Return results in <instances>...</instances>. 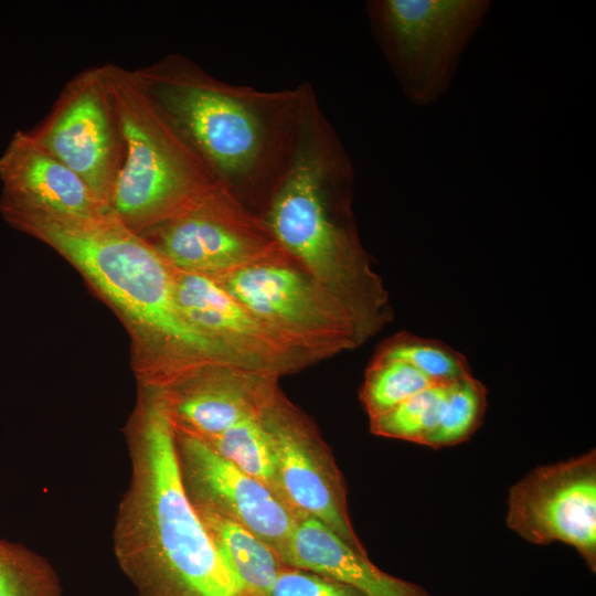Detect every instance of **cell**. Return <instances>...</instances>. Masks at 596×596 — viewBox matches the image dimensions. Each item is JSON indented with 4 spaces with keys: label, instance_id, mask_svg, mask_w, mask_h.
<instances>
[{
    "label": "cell",
    "instance_id": "obj_20",
    "mask_svg": "<svg viewBox=\"0 0 596 596\" xmlns=\"http://www.w3.org/2000/svg\"><path fill=\"white\" fill-rule=\"evenodd\" d=\"M432 385L436 383L409 363L376 355L366 371L360 398L369 418H373Z\"/></svg>",
    "mask_w": 596,
    "mask_h": 596
},
{
    "label": "cell",
    "instance_id": "obj_15",
    "mask_svg": "<svg viewBox=\"0 0 596 596\" xmlns=\"http://www.w3.org/2000/svg\"><path fill=\"white\" fill-rule=\"evenodd\" d=\"M1 205L39 210L62 217L94 220L113 215L66 164L18 130L0 156Z\"/></svg>",
    "mask_w": 596,
    "mask_h": 596
},
{
    "label": "cell",
    "instance_id": "obj_5",
    "mask_svg": "<svg viewBox=\"0 0 596 596\" xmlns=\"http://www.w3.org/2000/svg\"><path fill=\"white\" fill-rule=\"evenodd\" d=\"M103 70L125 142L124 164L109 207L118 221L139 234L188 211L221 187L136 70L113 63Z\"/></svg>",
    "mask_w": 596,
    "mask_h": 596
},
{
    "label": "cell",
    "instance_id": "obj_7",
    "mask_svg": "<svg viewBox=\"0 0 596 596\" xmlns=\"http://www.w3.org/2000/svg\"><path fill=\"white\" fill-rule=\"evenodd\" d=\"M289 257L280 247L259 262L214 278L299 352L354 348L372 336L338 299L289 266Z\"/></svg>",
    "mask_w": 596,
    "mask_h": 596
},
{
    "label": "cell",
    "instance_id": "obj_16",
    "mask_svg": "<svg viewBox=\"0 0 596 596\" xmlns=\"http://www.w3.org/2000/svg\"><path fill=\"white\" fill-rule=\"evenodd\" d=\"M285 563L349 585L366 596H430L418 585L383 572L368 555L311 517L298 522Z\"/></svg>",
    "mask_w": 596,
    "mask_h": 596
},
{
    "label": "cell",
    "instance_id": "obj_18",
    "mask_svg": "<svg viewBox=\"0 0 596 596\" xmlns=\"http://www.w3.org/2000/svg\"><path fill=\"white\" fill-rule=\"evenodd\" d=\"M199 439L264 485L284 504L275 459L262 423V415L245 418L219 435Z\"/></svg>",
    "mask_w": 596,
    "mask_h": 596
},
{
    "label": "cell",
    "instance_id": "obj_12",
    "mask_svg": "<svg viewBox=\"0 0 596 596\" xmlns=\"http://www.w3.org/2000/svg\"><path fill=\"white\" fill-rule=\"evenodd\" d=\"M174 448L180 481L192 507L241 524L286 564L299 522L295 515L264 485L199 438L174 430Z\"/></svg>",
    "mask_w": 596,
    "mask_h": 596
},
{
    "label": "cell",
    "instance_id": "obj_4",
    "mask_svg": "<svg viewBox=\"0 0 596 596\" xmlns=\"http://www.w3.org/2000/svg\"><path fill=\"white\" fill-rule=\"evenodd\" d=\"M1 210L11 224L64 255L132 320L172 350L205 359L213 368H241L223 347L185 319L175 298L172 267L114 215L76 220L22 206L2 205Z\"/></svg>",
    "mask_w": 596,
    "mask_h": 596
},
{
    "label": "cell",
    "instance_id": "obj_8",
    "mask_svg": "<svg viewBox=\"0 0 596 596\" xmlns=\"http://www.w3.org/2000/svg\"><path fill=\"white\" fill-rule=\"evenodd\" d=\"M31 137L66 164L107 206L124 164L125 142L103 65L91 66L63 87Z\"/></svg>",
    "mask_w": 596,
    "mask_h": 596
},
{
    "label": "cell",
    "instance_id": "obj_11",
    "mask_svg": "<svg viewBox=\"0 0 596 596\" xmlns=\"http://www.w3.org/2000/svg\"><path fill=\"white\" fill-rule=\"evenodd\" d=\"M507 526L535 545L565 543L596 570V450L540 466L511 486Z\"/></svg>",
    "mask_w": 596,
    "mask_h": 596
},
{
    "label": "cell",
    "instance_id": "obj_21",
    "mask_svg": "<svg viewBox=\"0 0 596 596\" xmlns=\"http://www.w3.org/2000/svg\"><path fill=\"white\" fill-rule=\"evenodd\" d=\"M487 404V389L472 374L451 383L440 421L424 446L438 449L468 440L482 424Z\"/></svg>",
    "mask_w": 596,
    "mask_h": 596
},
{
    "label": "cell",
    "instance_id": "obj_6",
    "mask_svg": "<svg viewBox=\"0 0 596 596\" xmlns=\"http://www.w3.org/2000/svg\"><path fill=\"white\" fill-rule=\"evenodd\" d=\"M490 7L489 0H371L365 11L403 93L425 107L449 89Z\"/></svg>",
    "mask_w": 596,
    "mask_h": 596
},
{
    "label": "cell",
    "instance_id": "obj_19",
    "mask_svg": "<svg viewBox=\"0 0 596 596\" xmlns=\"http://www.w3.org/2000/svg\"><path fill=\"white\" fill-rule=\"evenodd\" d=\"M450 384L432 385L393 409L370 418V432L424 445L440 421Z\"/></svg>",
    "mask_w": 596,
    "mask_h": 596
},
{
    "label": "cell",
    "instance_id": "obj_23",
    "mask_svg": "<svg viewBox=\"0 0 596 596\" xmlns=\"http://www.w3.org/2000/svg\"><path fill=\"white\" fill-rule=\"evenodd\" d=\"M0 596H62V588L44 557L0 539Z\"/></svg>",
    "mask_w": 596,
    "mask_h": 596
},
{
    "label": "cell",
    "instance_id": "obj_22",
    "mask_svg": "<svg viewBox=\"0 0 596 596\" xmlns=\"http://www.w3.org/2000/svg\"><path fill=\"white\" fill-rule=\"evenodd\" d=\"M376 355L405 361L436 384H450L471 375L464 354L439 340L409 332L394 336L381 347Z\"/></svg>",
    "mask_w": 596,
    "mask_h": 596
},
{
    "label": "cell",
    "instance_id": "obj_10",
    "mask_svg": "<svg viewBox=\"0 0 596 596\" xmlns=\"http://www.w3.org/2000/svg\"><path fill=\"white\" fill-rule=\"evenodd\" d=\"M286 508L300 521L311 517L368 555L348 509L347 487L316 428L281 395L262 414Z\"/></svg>",
    "mask_w": 596,
    "mask_h": 596
},
{
    "label": "cell",
    "instance_id": "obj_3",
    "mask_svg": "<svg viewBox=\"0 0 596 596\" xmlns=\"http://www.w3.org/2000/svg\"><path fill=\"white\" fill-rule=\"evenodd\" d=\"M353 183L351 159L313 91L289 170L262 219L308 276L358 319L372 322L387 309V292L352 222Z\"/></svg>",
    "mask_w": 596,
    "mask_h": 596
},
{
    "label": "cell",
    "instance_id": "obj_9",
    "mask_svg": "<svg viewBox=\"0 0 596 596\" xmlns=\"http://www.w3.org/2000/svg\"><path fill=\"white\" fill-rule=\"evenodd\" d=\"M139 234L173 269L213 277L259 262L280 248L264 220L222 188Z\"/></svg>",
    "mask_w": 596,
    "mask_h": 596
},
{
    "label": "cell",
    "instance_id": "obj_24",
    "mask_svg": "<svg viewBox=\"0 0 596 596\" xmlns=\"http://www.w3.org/2000/svg\"><path fill=\"white\" fill-rule=\"evenodd\" d=\"M268 596H366L358 589L319 574L286 567L276 577Z\"/></svg>",
    "mask_w": 596,
    "mask_h": 596
},
{
    "label": "cell",
    "instance_id": "obj_1",
    "mask_svg": "<svg viewBox=\"0 0 596 596\" xmlns=\"http://www.w3.org/2000/svg\"><path fill=\"white\" fill-rule=\"evenodd\" d=\"M136 71L219 185L262 217L291 164L311 85H235L177 53Z\"/></svg>",
    "mask_w": 596,
    "mask_h": 596
},
{
    "label": "cell",
    "instance_id": "obj_14",
    "mask_svg": "<svg viewBox=\"0 0 596 596\" xmlns=\"http://www.w3.org/2000/svg\"><path fill=\"white\" fill-rule=\"evenodd\" d=\"M152 390L162 398L173 429L196 438L262 415L279 393L275 376L234 368L205 369Z\"/></svg>",
    "mask_w": 596,
    "mask_h": 596
},
{
    "label": "cell",
    "instance_id": "obj_13",
    "mask_svg": "<svg viewBox=\"0 0 596 596\" xmlns=\"http://www.w3.org/2000/svg\"><path fill=\"white\" fill-rule=\"evenodd\" d=\"M174 290L185 319L223 347L244 370L276 376L297 366L299 351L214 277L178 272Z\"/></svg>",
    "mask_w": 596,
    "mask_h": 596
},
{
    "label": "cell",
    "instance_id": "obj_2",
    "mask_svg": "<svg viewBox=\"0 0 596 596\" xmlns=\"http://www.w3.org/2000/svg\"><path fill=\"white\" fill-rule=\"evenodd\" d=\"M129 483L117 508L113 549L138 596H257L216 547L179 477L174 430L149 391L128 435Z\"/></svg>",
    "mask_w": 596,
    "mask_h": 596
},
{
    "label": "cell",
    "instance_id": "obj_17",
    "mask_svg": "<svg viewBox=\"0 0 596 596\" xmlns=\"http://www.w3.org/2000/svg\"><path fill=\"white\" fill-rule=\"evenodd\" d=\"M196 513L244 585L257 596H268L277 575L288 566L241 524L212 513Z\"/></svg>",
    "mask_w": 596,
    "mask_h": 596
}]
</instances>
